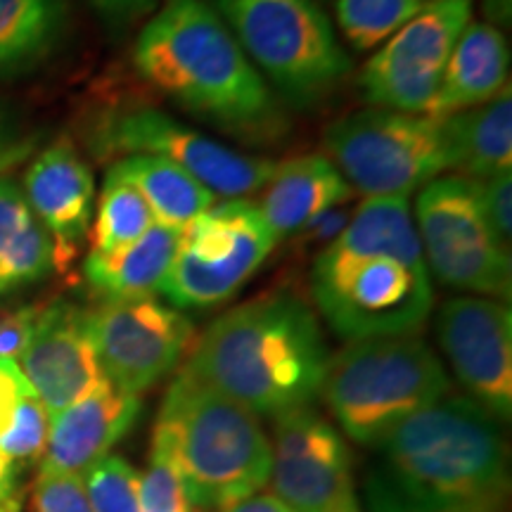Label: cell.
Listing matches in <instances>:
<instances>
[{"instance_id":"obj_14","label":"cell","mask_w":512,"mask_h":512,"mask_svg":"<svg viewBox=\"0 0 512 512\" xmlns=\"http://www.w3.org/2000/svg\"><path fill=\"white\" fill-rule=\"evenodd\" d=\"M268 479L292 512H361L347 441L311 406L273 420Z\"/></svg>"},{"instance_id":"obj_27","label":"cell","mask_w":512,"mask_h":512,"mask_svg":"<svg viewBox=\"0 0 512 512\" xmlns=\"http://www.w3.org/2000/svg\"><path fill=\"white\" fill-rule=\"evenodd\" d=\"M427 0H337V22L349 46L368 53L389 41Z\"/></svg>"},{"instance_id":"obj_3","label":"cell","mask_w":512,"mask_h":512,"mask_svg":"<svg viewBox=\"0 0 512 512\" xmlns=\"http://www.w3.org/2000/svg\"><path fill=\"white\" fill-rule=\"evenodd\" d=\"M133 64L178 110L245 143H273L287 119L264 76L207 0H164L140 31Z\"/></svg>"},{"instance_id":"obj_26","label":"cell","mask_w":512,"mask_h":512,"mask_svg":"<svg viewBox=\"0 0 512 512\" xmlns=\"http://www.w3.org/2000/svg\"><path fill=\"white\" fill-rule=\"evenodd\" d=\"M152 226L155 219L143 195L110 166L93 221L91 252H117L143 238Z\"/></svg>"},{"instance_id":"obj_9","label":"cell","mask_w":512,"mask_h":512,"mask_svg":"<svg viewBox=\"0 0 512 512\" xmlns=\"http://www.w3.org/2000/svg\"><path fill=\"white\" fill-rule=\"evenodd\" d=\"M88 143L100 159L162 157L181 166L204 188L228 200H245L266 188L275 162L230 150L157 107H110L93 121Z\"/></svg>"},{"instance_id":"obj_10","label":"cell","mask_w":512,"mask_h":512,"mask_svg":"<svg viewBox=\"0 0 512 512\" xmlns=\"http://www.w3.org/2000/svg\"><path fill=\"white\" fill-rule=\"evenodd\" d=\"M415 230L427 271L441 283L510 302V247L489 226L479 181L446 176L427 183L415 202Z\"/></svg>"},{"instance_id":"obj_4","label":"cell","mask_w":512,"mask_h":512,"mask_svg":"<svg viewBox=\"0 0 512 512\" xmlns=\"http://www.w3.org/2000/svg\"><path fill=\"white\" fill-rule=\"evenodd\" d=\"M328 361L309 304L292 294H271L214 320L183 370L249 413L275 420L311 406Z\"/></svg>"},{"instance_id":"obj_19","label":"cell","mask_w":512,"mask_h":512,"mask_svg":"<svg viewBox=\"0 0 512 512\" xmlns=\"http://www.w3.org/2000/svg\"><path fill=\"white\" fill-rule=\"evenodd\" d=\"M349 183L323 155H306L275 164L273 176L261 190L259 214L275 240L302 233L313 219L351 197Z\"/></svg>"},{"instance_id":"obj_20","label":"cell","mask_w":512,"mask_h":512,"mask_svg":"<svg viewBox=\"0 0 512 512\" xmlns=\"http://www.w3.org/2000/svg\"><path fill=\"white\" fill-rule=\"evenodd\" d=\"M510 50L503 31L470 22L448 57L444 79L427 114L446 119L494 100L508 88Z\"/></svg>"},{"instance_id":"obj_25","label":"cell","mask_w":512,"mask_h":512,"mask_svg":"<svg viewBox=\"0 0 512 512\" xmlns=\"http://www.w3.org/2000/svg\"><path fill=\"white\" fill-rule=\"evenodd\" d=\"M112 169L143 195L152 219L166 228L183 230L216 204L214 192L169 159L131 155L117 159Z\"/></svg>"},{"instance_id":"obj_1","label":"cell","mask_w":512,"mask_h":512,"mask_svg":"<svg viewBox=\"0 0 512 512\" xmlns=\"http://www.w3.org/2000/svg\"><path fill=\"white\" fill-rule=\"evenodd\" d=\"M501 422L470 396H444L373 446L363 472L370 512H505Z\"/></svg>"},{"instance_id":"obj_21","label":"cell","mask_w":512,"mask_h":512,"mask_svg":"<svg viewBox=\"0 0 512 512\" xmlns=\"http://www.w3.org/2000/svg\"><path fill=\"white\" fill-rule=\"evenodd\" d=\"M181 230L155 223L143 238L117 252H88L83 275L102 299L155 297L169 273Z\"/></svg>"},{"instance_id":"obj_32","label":"cell","mask_w":512,"mask_h":512,"mask_svg":"<svg viewBox=\"0 0 512 512\" xmlns=\"http://www.w3.org/2000/svg\"><path fill=\"white\" fill-rule=\"evenodd\" d=\"M479 192H482V207L486 219H489L491 230L496 238L510 247V230H512V176L510 171L496 174L491 178L479 181Z\"/></svg>"},{"instance_id":"obj_17","label":"cell","mask_w":512,"mask_h":512,"mask_svg":"<svg viewBox=\"0 0 512 512\" xmlns=\"http://www.w3.org/2000/svg\"><path fill=\"white\" fill-rule=\"evenodd\" d=\"M22 190L36 219L55 242V266H69L93 221L91 166L67 138L57 140L31 162Z\"/></svg>"},{"instance_id":"obj_38","label":"cell","mask_w":512,"mask_h":512,"mask_svg":"<svg viewBox=\"0 0 512 512\" xmlns=\"http://www.w3.org/2000/svg\"><path fill=\"white\" fill-rule=\"evenodd\" d=\"M484 15L489 17L491 27H508L510 24V0H484Z\"/></svg>"},{"instance_id":"obj_33","label":"cell","mask_w":512,"mask_h":512,"mask_svg":"<svg viewBox=\"0 0 512 512\" xmlns=\"http://www.w3.org/2000/svg\"><path fill=\"white\" fill-rule=\"evenodd\" d=\"M36 143V133H31L8 107L0 105V176L22 164L34 152Z\"/></svg>"},{"instance_id":"obj_15","label":"cell","mask_w":512,"mask_h":512,"mask_svg":"<svg viewBox=\"0 0 512 512\" xmlns=\"http://www.w3.org/2000/svg\"><path fill=\"white\" fill-rule=\"evenodd\" d=\"M437 337L453 373L491 418L512 415V313L489 297H456L439 309Z\"/></svg>"},{"instance_id":"obj_35","label":"cell","mask_w":512,"mask_h":512,"mask_svg":"<svg viewBox=\"0 0 512 512\" xmlns=\"http://www.w3.org/2000/svg\"><path fill=\"white\" fill-rule=\"evenodd\" d=\"M107 22L128 24L150 12L159 0H88Z\"/></svg>"},{"instance_id":"obj_39","label":"cell","mask_w":512,"mask_h":512,"mask_svg":"<svg viewBox=\"0 0 512 512\" xmlns=\"http://www.w3.org/2000/svg\"><path fill=\"white\" fill-rule=\"evenodd\" d=\"M19 510V503H17V498H12V501H8V503H3L0 505V512H17Z\"/></svg>"},{"instance_id":"obj_8","label":"cell","mask_w":512,"mask_h":512,"mask_svg":"<svg viewBox=\"0 0 512 512\" xmlns=\"http://www.w3.org/2000/svg\"><path fill=\"white\" fill-rule=\"evenodd\" d=\"M325 147L349 188L366 197H408L456 164L448 121L430 114H349L328 128Z\"/></svg>"},{"instance_id":"obj_24","label":"cell","mask_w":512,"mask_h":512,"mask_svg":"<svg viewBox=\"0 0 512 512\" xmlns=\"http://www.w3.org/2000/svg\"><path fill=\"white\" fill-rule=\"evenodd\" d=\"M67 31L64 0H0V79L34 72Z\"/></svg>"},{"instance_id":"obj_11","label":"cell","mask_w":512,"mask_h":512,"mask_svg":"<svg viewBox=\"0 0 512 512\" xmlns=\"http://www.w3.org/2000/svg\"><path fill=\"white\" fill-rule=\"evenodd\" d=\"M275 235L256 204H211L181 230L162 292L174 309H211L233 297L264 264Z\"/></svg>"},{"instance_id":"obj_28","label":"cell","mask_w":512,"mask_h":512,"mask_svg":"<svg viewBox=\"0 0 512 512\" xmlns=\"http://www.w3.org/2000/svg\"><path fill=\"white\" fill-rule=\"evenodd\" d=\"M93 512H140V477L128 460L105 456L83 475Z\"/></svg>"},{"instance_id":"obj_31","label":"cell","mask_w":512,"mask_h":512,"mask_svg":"<svg viewBox=\"0 0 512 512\" xmlns=\"http://www.w3.org/2000/svg\"><path fill=\"white\" fill-rule=\"evenodd\" d=\"M34 512H93L83 477L38 472L34 484Z\"/></svg>"},{"instance_id":"obj_34","label":"cell","mask_w":512,"mask_h":512,"mask_svg":"<svg viewBox=\"0 0 512 512\" xmlns=\"http://www.w3.org/2000/svg\"><path fill=\"white\" fill-rule=\"evenodd\" d=\"M31 392L27 377L22 375L17 363H0V434L8 430L12 415H15L19 401Z\"/></svg>"},{"instance_id":"obj_36","label":"cell","mask_w":512,"mask_h":512,"mask_svg":"<svg viewBox=\"0 0 512 512\" xmlns=\"http://www.w3.org/2000/svg\"><path fill=\"white\" fill-rule=\"evenodd\" d=\"M223 512H292L287 505L273 494H254L230 505Z\"/></svg>"},{"instance_id":"obj_12","label":"cell","mask_w":512,"mask_h":512,"mask_svg":"<svg viewBox=\"0 0 512 512\" xmlns=\"http://www.w3.org/2000/svg\"><path fill=\"white\" fill-rule=\"evenodd\" d=\"M470 22L472 0H427L363 67V98L380 110L427 114Z\"/></svg>"},{"instance_id":"obj_37","label":"cell","mask_w":512,"mask_h":512,"mask_svg":"<svg viewBox=\"0 0 512 512\" xmlns=\"http://www.w3.org/2000/svg\"><path fill=\"white\" fill-rule=\"evenodd\" d=\"M17 484V465H12L8 458L0 453V505L15 498Z\"/></svg>"},{"instance_id":"obj_13","label":"cell","mask_w":512,"mask_h":512,"mask_svg":"<svg viewBox=\"0 0 512 512\" xmlns=\"http://www.w3.org/2000/svg\"><path fill=\"white\" fill-rule=\"evenodd\" d=\"M86 318L105 380L133 396L174 373L195 337L190 320L155 297L105 299Z\"/></svg>"},{"instance_id":"obj_18","label":"cell","mask_w":512,"mask_h":512,"mask_svg":"<svg viewBox=\"0 0 512 512\" xmlns=\"http://www.w3.org/2000/svg\"><path fill=\"white\" fill-rule=\"evenodd\" d=\"M140 399L100 382L91 394L50 418L48 444L41 472L83 477L95 463L110 456L112 446L136 425Z\"/></svg>"},{"instance_id":"obj_29","label":"cell","mask_w":512,"mask_h":512,"mask_svg":"<svg viewBox=\"0 0 512 512\" xmlns=\"http://www.w3.org/2000/svg\"><path fill=\"white\" fill-rule=\"evenodd\" d=\"M50 432V415L34 392L19 401L8 430L0 434V453L12 465L34 463L43 458Z\"/></svg>"},{"instance_id":"obj_22","label":"cell","mask_w":512,"mask_h":512,"mask_svg":"<svg viewBox=\"0 0 512 512\" xmlns=\"http://www.w3.org/2000/svg\"><path fill=\"white\" fill-rule=\"evenodd\" d=\"M55 242L12 178L0 176V294L34 285L55 271Z\"/></svg>"},{"instance_id":"obj_7","label":"cell","mask_w":512,"mask_h":512,"mask_svg":"<svg viewBox=\"0 0 512 512\" xmlns=\"http://www.w3.org/2000/svg\"><path fill=\"white\" fill-rule=\"evenodd\" d=\"M256 72L290 105L311 107L347 79L351 60L313 0H207Z\"/></svg>"},{"instance_id":"obj_5","label":"cell","mask_w":512,"mask_h":512,"mask_svg":"<svg viewBox=\"0 0 512 512\" xmlns=\"http://www.w3.org/2000/svg\"><path fill=\"white\" fill-rule=\"evenodd\" d=\"M183 477L190 510H226L271 477V441L254 413L183 373L164 396L152 432Z\"/></svg>"},{"instance_id":"obj_16","label":"cell","mask_w":512,"mask_h":512,"mask_svg":"<svg viewBox=\"0 0 512 512\" xmlns=\"http://www.w3.org/2000/svg\"><path fill=\"white\" fill-rule=\"evenodd\" d=\"M17 366L50 418L105 382L88 335L86 311L67 299L38 309L34 332Z\"/></svg>"},{"instance_id":"obj_6","label":"cell","mask_w":512,"mask_h":512,"mask_svg":"<svg viewBox=\"0 0 512 512\" xmlns=\"http://www.w3.org/2000/svg\"><path fill=\"white\" fill-rule=\"evenodd\" d=\"M448 389L446 370L427 342L392 335L354 339L332 356L320 394L344 434L373 448Z\"/></svg>"},{"instance_id":"obj_23","label":"cell","mask_w":512,"mask_h":512,"mask_svg":"<svg viewBox=\"0 0 512 512\" xmlns=\"http://www.w3.org/2000/svg\"><path fill=\"white\" fill-rule=\"evenodd\" d=\"M451 133L453 169L472 181H484L512 164V100L510 88L484 105L446 117Z\"/></svg>"},{"instance_id":"obj_30","label":"cell","mask_w":512,"mask_h":512,"mask_svg":"<svg viewBox=\"0 0 512 512\" xmlns=\"http://www.w3.org/2000/svg\"><path fill=\"white\" fill-rule=\"evenodd\" d=\"M140 512H190L181 472L159 446L150 448V463L140 479Z\"/></svg>"},{"instance_id":"obj_2","label":"cell","mask_w":512,"mask_h":512,"mask_svg":"<svg viewBox=\"0 0 512 512\" xmlns=\"http://www.w3.org/2000/svg\"><path fill=\"white\" fill-rule=\"evenodd\" d=\"M311 287L339 337L415 335L434 292L408 197H368L320 252Z\"/></svg>"}]
</instances>
